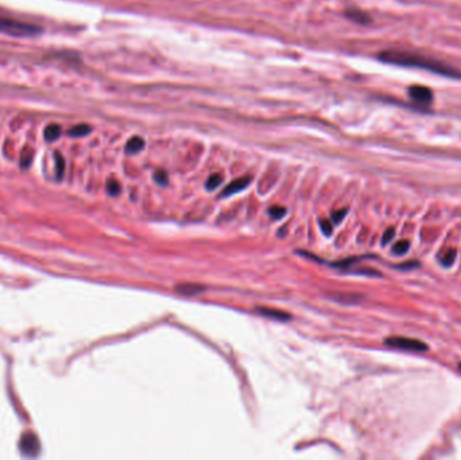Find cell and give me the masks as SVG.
Listing matches in <instances>:
<instances>
[{
    "instance_id": "12",
    "label": "cell",
    "mask_w": 461,
    "mask_h": 460,
    "mask_svg": "<svg viewBox=\"0 0 461 460\" xmlns=\"http://www.w3.org/2000/svg\"><path fill=\"white\" fill-rule=\"evenodd\" d=\"M222 182H223L222 176L218 174V173H214V174L209 176V178L207 180V182H205V188H207L208 190L217 189Z\"/></svg>"
},
{
    "instance_id": "4",
    "label": "cell",
    "mask_w": 461,
    "mask_h": 460,
    "mask_svg": "<svg viewBox=\"0 0 461 460\" xmlns=\"http://www.w3.org/2000/svg\"><path fill=\"white\" fill-rule=\"evenodd\" d=\"M407 93H409L410 99L420 104V105H429V104L433 103V92L428 86L413 85L410 86Z\"/></svg>"
},
{
    "instance_id": "14",
    "label": "cell",
    "mask_w": 461,
    "mask_h": 460,
    "mask_svg": "<svg viewBox=\"0 0 461 460\" xmlns=\"http://www.w3.org/2000/svg\"><path fill=\"white\" fill-rule=\"evenodd\" d=\"M410 243L407 240H399L397 242L394 246H392V252L395 255H403L406 252L409 251Z\"/></svg>"
},
{
    "instance_id": "2",
    "label": "cell",
    "mask_w": 461,
    "mask_h": 460,
    "mask_svg": "<svg viewBox=\"0 0 461 460\" xmlns=\"http://www.w3.org/2000/svg\"><path fill=\"white\" fill-rule=\"evenodd\" d=\"M0 33H6L8 35H14V37H31V35H38L41 33V29L34 25L0 16Z\"/></svg>"
},
{
    "instance_id": "19",
    "label": "cell",
    "mask_w": 461,
    "mask_h": 460,
    "mask_svg": "<svg viewBox=\"0 0 461 460\" xmlns=\"http://www.w3.org/2000/svg\"><path fill=\"white\" fill-rule=\"evenodd\" d=\"M31 160H33V151L30 148H25L22 152V157H20V165L23 167H27L31 163Z\"/></svg>"
},
{
    "instance_id": "16",
    "label": "cell",
    "mask_w": 461,
    "mask_h": 460,
    "mask_svg": "<svg viewBox=\"0 0 461 460\" xmlns=\"http://www.w3.org/2000/svg\"><path fill=\"white\" fill-rule=\"evenodd\" d=\"M122 190V186L116 180H109L107 182V192L111 194V196H118L119 193Z\"/></svg>"
},
{
    "instance_id": "21",
    "label": "cell",
    "mask_w": 461,
    "mask_h": 460,
    "mask_svg": "<svg viewBox=\"0 0 461 460\" xmlns=\"http://www.w3.org/2000/svg\"><path fill=\"white\" fill-rule=\"evenodd\" d=\"M394 236H395V230L392 228V227H390V228L386 230V232L383 234V237H382V245L384 246V245H387V243H390Z\"/></svg>"
},
{
    "instance_id": "24",
    "label": "cell",
    "mask_w": 461,
    "mask_h": 460,
    "mask_svg": "<svg viewBox=\"0 0 461 460\" xmlns=\"http://www.w3.org/2000/svg\"><path fill=\"white\" fill-rule=\"evenodd\" d=\"M418 266H420V264H418L417 260H413V262H406V264L398 265L397 267L401 269V270H409V269H415Z\"/></svg>"
},
{
    "instance_id": "18",
    "label": "cell",
    "mask_w": 461,
    "mask_h": 460,
    "mask_svg": "<svg viewBox=\"0 0 461 460\" xmlns=\"http://www.w3.org/2000/svg\"><path fill=\"white\" fill-rule=\"evenodd\" d=\"M269 215L271 216V217H274V219H282V217L286 215V208L278 207V205L271 207L269 209Z\"/></svg>"
},
{
    "instance_id": "13",
    "label": "cell",
    "mask_w": 461,
    "mask_h": 460,
    "mask_svg": "<svg viewBox=\"0 0 461 460\" xmlns=\"http://www.w3.org/2000/svg\"><path fill=\"white\" fill-rule=\"evenodd\" d=\"M91 131H92V128L88 124H78V126L70 128L69 135L70 137H84V135H88Z\"/></svg>"
},
{
    "instance_id": "15",
    "label": "cell",
    "mask_w": 461,
    "mask_h": 460,
    "mask_svg": "<svg viewBox=\"0 0 461 460\" xmlns=\"http://www.w3.org/2000/svg\"><path fill=\"white\" fill-rule=\"evenodd\" d=\"M456 256H457V251L454 249L449 250V251L445 254V255L441 258V264L444 265L445 267H449L454 264V260H456Z\"/></svg>"
},
{
    "instance_id": "1",
    "label": "cell",
    "mask_w": 461,
    "mask_h": 460,
    "mask_svg": "<svg viewBox=\"0 0 461 460\" xmlns=\"http://www.w3.org/2000/svg\"><path fill=\"white\" fill-rule=\"evenodd\" d=\"M378 58L386 63H391V65L417 68V69L432 72V73L445 76V77L461 78V72L454 67H450L448 63L432 58V57H425L422 54L401 52V50H386V52L379 53Z\"/></svg>"
},
{
    "instance_id": "20",
    "label": "cell",
    "mask_w": 461,
    "mask_h": 460,
    "mask_svg": "<svg viewBox=\"0 0 461 460\" xmlns=\"http://www.w3.org/2000/svg\"><path fill=\"white\" fill-rule=\"evenodd\" d=\"M154 180L159 185H166L167 184V173L165 170H157L154 174Z\"/></svg>"
},
{
    "instance_id": "22",
    "label": "cell",
    "mask_w": 461,
    "mask_h": 460,
    "mask_svg": "<svg viewBox=\"0 0 461 460\" xmlns=\"http://www.w3.org/2000/svg\"><path fill=\"white\" fill-rule=\"evenodd\" d=\"M320 226H321V230L325 235H332V231H333V227H332V223L328 222V220H321L320 222Z\"/></svg>"
},
{
    "instance_id": "5",
    "label": "cell",
    "mask_w": 461,
    "mask_h": 460,
    "mask_svg": "<svg viewBox=\"0 0 461 460\" xmlns=\"http://www.w3.org/2000/svg\"><path fill=\"white\" fill-rule=\"evenodd\" d=\"M250 182H251V177L237 178V180H235V181L231 182L229 185L225 186L224 190L222 192V196L223 197L232 196V194H235V193L242 192V190L246 189V188L250 185Z\"/></svg>"
},
{
    "instance_id": "9",
    "label": "cell",
    "mask_w": 461,
    "mask_h": 460,
    "mask_svg": "<svg viewBox=\"0 0 461 460\" xmlns=\"http://www.w3.org/2000/svg\"><path fill=\"white\" fill-rule=\"evenodd\" d=\"M144 147V141L140 137H134L131 138L126 145V152L127 154H137V152L142 151Z\"/></svg>"
},
{
    "instance_id": "6",
    "label": "cell",
    "mask_w": 461,
    "mask_h": 460,
    "mask_svg": "<svg viewBox=\"0 0 461 460\" xmlns=\"http://www.w3.org/2000/svg\"><path fill=\"white\" fill-rule=\"evenodd\" d=\"M258 313L266 316V317H270V319L279 320V321H288L290 320V315L286 313V312L278 311V309H270V308H258L256 309Z\"/></svg>"
},
{
    "instance_id": "23",
    "label": "cell",
    "mask_w": 461,
    "mask_h": 460,
    "mask_svg": "<svg viewBox=\"0 0 461 460\" xmlns=\"http://www.w3.org/2000/svg\"><path fill=\"white\" fill-rule=\"evenodd\" d=\"M347 211H348V209H347V208H345V209H340V211L335 212V213H333V215H332L333 222H335L336 224H339V223L344 219V216L347 215Z\"/></svg>"
},
{
    "instance_id": "17",
    "label": "cell",
    "mask_w": 461,
    "mask_h": 460,
    "mask_svg": "<svg viewBox=\"0 0 461 460\" xmlns=\"http://www.w3.org/2000/svg\"><path fill=\"white\" fill-rule=\"evenodd\" d=\"M56 169H57V177L61 178L63 176V171H65V161H63L62 156L59 152H56Z\"/></svg>"
},
{
    "instance_id": "3",
    "label": "cell",
    "mask_w": 461,
    "mask_h": 460,
    "mask_svg": "<svg viewBox=\"0 0 461 460\" xmlns=\"http://www.w3.org/2000/svg\"><path fill=\"white\" fill-rule=\"evenodd\" d=\"M384 343L390 347L399 349H406V351H413V353H426L428 351V345L425 344L422 340L413 338H405V336H392L387 338Z\"/></svg>"
},
{
    "instance_id": "25",
    "label": "cell",
    "mask_w": 461,
    "mask_h": 460,
    "mask_svg": "<svg viewBox=\"0 0 461 460\" xmlns=\"http://www.w3.org/2000/svg\"><path fill=\"white\" fill-rule=\"evenodd\" d=\"M458 367H460V370H461V363H460V366H458Z\"/></svg>"
},
{
    "instance_id": "8",
    "label": "cell",
    "mask_w": 461,
    "mask_h": 460,
    "mask_svg": "<svg viewBox=\"0 0 461 460\" xmlns=\"http://www.w3.org/2000/svg\"><path fill=\"white\" fill-rule=\"evenodd\" d=\"M345 16L350 20H354V22L360 23V25H367V23L371 22V18L368 15L363 11H358V10H348V11H345Z\"/></svg>"
},
{
    "instance_id": "10",
    "label": "cell",
    "mask_w": 461,
    "mask_h": 460,
    "mask_svg": "<svg viewBox=\"0 0 461 460\" xmlns=\"http://www.w3.org/2000/svg\"><path fill=\"white\" fill-rule=\"evenodd\" d=\"M61 127L58 124H50L45 128V139L49 142H53L58 139L59 135H61Z\"/></svg>"
},
{
    "instance_id": "11",
    "label": "cell",
    "mask_w": 461,
    "mask_h": 460,
    "mask_svg": "<svg viewBox=\"0 0 461 460\" xmlns=\"http://www.w3.org/2000/svg\"><path fill=\"white\" fill-rule=\"evenodd\" d=\"M177 290L180 293L182 294H196L200 293V292H203L204 290V286H200V285H192V283H188V285H180L177 286Z\"/></svg>"
},
{
    "instance_id": "7",
    "label": "cell",
    "mask_w": 461,
    "mask_h": 460,
    "mask_svg": "<svg viewBox=\"0 0 461 460\" xmlns=\"http://www.w3.org/2000/svg\"><path fill=\"white\" fill-rule=\"evenodd\" d=\"M20 448L23 449V452L29 453V455H34V453L38 451V442L35 436H31V434H26L23 437L22 443H20Z\"/></svg>"
}]
</instances>
